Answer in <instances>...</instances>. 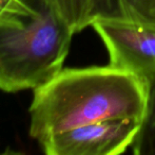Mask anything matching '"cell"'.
<instances>
[{
  "mask_svg": "<svg viewBox=\"0 0 155 155\" xmlns=\"http://www.w3.org/2000/svg\"><path fill=\"white\" fill-rule=\"evenodd\" d=\"M147 102L143 77L108 66L65 68L34 89L30 136L40 140L106 120L141 121Z\"/></svg>",
  "mask_w": 155,
  "mask_h": 155,
  "instance_id": "1",
  "label": "cell"
},
{
  "mask_svg": "<svg viewBox=\"0 0 155 155\" xmlns=\"http://www.w3.org/2000/svg\"><path fill=\"white\" fill-rule=\"evenodd\" d=\"M30 16L0 21V90L36 89L63 69L75 32L45 1Z\"/></svg>",
  "mask_w": 155,
  "mask_h": 155,
  "instance_id": "2",
  "label": "cell"
},
{
  "mask_svg": "<svg viewBox=\"0 0 155 155\" xmlns=\"http://www.w3.org/2000/svg\"><path fill=\"white\" fill-rule=\"evenodd\" d=\"M139 128V120L98 121L52 135L39 145L47 155H119L131 149Z\"/></svg>",
  "mask_w": 155,
  "mask_h": 155,
  "instance_id": "3",
  "label": "cell"
},
{
  "mask_svg": "<svg viewBox=\"0 0 155 155\" xmlns=\"http://www.w3.org/2000/svg\"><path fill=\"white\" fill-rule=\"evenodd\" d=\"M91 27L106 47L109 65L141 77L155 73V27L111 20Z\"/></svg>",
  "mask_w": 155,
  "mask_h": 155,
  "instance_id": "4",
  "label": "cell"
},
{
  "mask_svg": "<svg viewBox=\"0 0 155 155\" xmlns=\"http://www.w3.org/2000/svg\"><path fill=\"white\" fill-rule=\"evenodd\" d=\"M95 20L155 27V0H91L90 27Z\"/></svg>",
  "mask_w": 155,
  "mask_h": 155,
  "instance_id": "5",
  "label": "cell"
},
{
  "mask_svg": "<svg viewBox=\"0 0 155 155\" xmlns=\"http://www.w3.org/2000/svg\"><path fill=\"white\" fill-rule=\"evenodd\" d=\"M143 78L147 85L146 110L131 150L135 155H155V73Z\"/></svg>",
  "mask_w": 155,
  "mask_h": 155,
  "instance_id": "6",
  "label": "cell"
},
{
  "mask_svg": "<svg viewBox=\"0 0 155 155\" xmlns=\"http://www.w3.org/2000/svg\"><path fill=\"white\" fill-rule=\"evenodd\" d=\"M75 33L90 27L91 0H45Z\"/></svg>",
  "mask_w": 155,
  "mask_h": 155,
  "instance_id": "7",
  "label": "cell"
},
{
  "mask_svg": "<svg viewBox=\"0 0 155 155\" xmlns=\"http://www.w3.org/2000/svg\"><path fill=\"white\" fill-rule=\"evenodd\" d=\"M33 11L34 6L27 0H0V21L30 16Z\"/></svg>",
  "mask_w": 155,
  "mask_h": 155,
  "instance_id": "8",
  "label": "cell"
}]
</instances>
